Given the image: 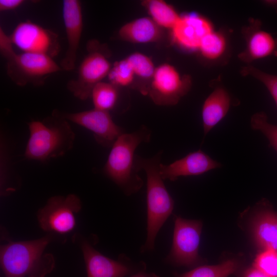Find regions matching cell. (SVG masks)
<instances>
[{"instance_id": "1", "label": "cell", "mask_w": 277, "mask_h": 277, "mask_svg": "<svg viewBox=\"0 0 277 277\" xmlns=\"http://www.w3.org/2000/svg\"><path fill=\"white\" fill-rule=\"evenodd\" d=\"M162 151L150 159L135 155V165L147 178V237L141 252L152 251L157 233L172 213L174 201L160 173Z\"/></svg>"}, {"instance_id": "2", "label": "cell", "mask_w": 277, "mask_h": 277, "mask_svg": "<svg viewBox=\"0 0 277 277\" xmlns=\"http://www.w3.org/2000/svg\"><path fill=\"white\" fill-rule=\"evenodd\" d=\"M28 125L30 134L24 153L27 159L46 162L64 155L73 146L75 133L64 118L52 114Z\"/></svg>"}, {"instance_id": "3", "label": "cell", "mask_w": 277, "mask_h": 277, "mask_svg": "<svg viewBox=\"0 0 277 277\" xmlns=\"http://www.w3.org/2000/svg\"><path fill=\"white\" fill-rule=\"evenodd\" d=\"M50 241L36 240L10 242L1 247V266L5 277H45L54 267L51 254L44 252Z\"/></svg>"}, {"instance_id": "4", "label": "cell", "mask_w": 277, "mask_h": 277, "mask_svg": "<svg viewBox=\"0 0 277 277\" xmlns=\"http://www.w3.org/2000/svg\"><path fill=\"white\" fill-rule=\"evenodd\" d=\"M150 136V130L142 126L132 133L122 134L111 147L104 172L126 195L138 192L143 185L134 152L141 143L149 142Z\"/></svg>"}, {"instance_id": "5", "label": "cell", "mask_w": 277, "mask_h": 277, "mask_svg": "<svg viewBox=\"0 0 277 277\" xmlns=\"http://www.w3.org/2000/svg\"><path fill=\"white\" fill-rule=\"evenodd\" d=\"M1 53L7 61V74L20 86L40 85L47 76L62 70L51 57L27 52L18 54L14 51L13 46Z\"/></svg>"}, {"instance_id": "6", "label": "cell", "mask_w": 277, "mask_h": 277, "mask_svg": "<svg viewBox=\"0 0 277 277\" xmlns=\"http://www.w3.org/2000/svg\"><path fill=\"white\" fill-rule=\"evenodd\" d=\"M202 222L174 215V229L170 251L166 263L177 267L194 268L202 265L199 253Z\"/></svg>"}, {"instance_id": "7", "label": "cell", "mask_w": 277, "mask_h": 277, "mask_svg": "<svg viewBox=\"0 0 277 277\" xmlns=\"http://www.w3.org/2000/svg\"><path fill=\"white\" fill-rule=\"evenodd\" d=\"M87 50V53L78 67L77 76L67 84L68 90L82 101L91 97L94 87L108 75L112 67L97 41H90Z\"/></svg>"}, {"instance_id": "8", "label": "cell", "mask_w": 277, "mask_h": 277, "mask_svg": "<svg viewBox=\"0 0 277 277\" xmlns=\"http://www.w3.org/2000/svg\"><path fill=\"white\" fill-rule=\"evenodd\" d=\"M80 198L73 194L50 197L46 205L38 211L39 226L45 231L66 234L76 225L75 214L81 209Z\"/></svg>"}, {"instance_id": "9", "label": "cell", "mask_w": 277, "mask_h": 277, "mask_svg": "<svg viewBox=\"0 0 277 277\" xmlns=\"http://www.w3.org/2000/svg\"><path fill=\"white\" fill-rule=\"evenodd\" d=\"M81 249L87 277H125L146 270L144 262H134L124 254H120L117 260H113L99 252L86 241L82 242Z\"/></svg>"}, {"instance_id": "10", "label": "cell", "mask_w": 277, "mask_h": 277, "mask_svg": "<svg viewBox=\"0 0 277 277\" xmlns=\"http://www.w3.org/2000/svg\"><path fill=\"white\" fill-rule=\"evenodd\" d=\"M13 45L23 52L53 57L60 51L57 35L30 21L19 23L9 35Z\"/></svg>"}, {"instance_id": "11", "label": "cell", "mask_w": 277, "mask_h": 277, "mask_svg": "<svg viewBox=\"0 0 277 277\" xmlns=\"http://www.w3.org/2000/svg\"><path fill=\"white\" fill-rule=\"evenodd\" d=\"M52 114L89 130L96 142L103 147H112L119 136L124 133L122 128L113 122L109 112L95 108L74 113L55 109Z\"/></svg>"}, {"instance_id": "12", "label": "cell", "mask_w": 277, "mask_h": 277, "mask_svg": "<svg viewBox=\"0 0 277 277\" xmlns=\"http://www.w3.org/2000/svg\"><path fill=\"white\" fill-rule=\"evenodd\" d=\"M151 80L148 92L158 105L176 104L190 89V81L182 77L175 67L167 63L155 68Z\"/></svg>"}, {"instance_id": "13", "label": "cell", "mask_w": 277, "mask_h": 277, "mask_svg": "<svg viewBox=\"0 0 277 277\" xmlns=\"http://www.w3.org/2000/svg\"><path fill=\"white\" fill-rule=\"evenodd\" d=\"M63 17L67 41V48L61 62L62 69H74L83 27L81 3L78 0H64Z\"/></svg>"}, {"instance_id": "14", "label": "cell", "mask_w": 277, "mask_h": 277, "mask_svg": "<svg viewBox=\"0 0 277 277\" xmlns=\"http://www.w3.org/2000/svg\"><path fill=\"white\" fill-rule=\"evenodd\" d=\"M221 166L219 162L199 150L169 165L161 163L160 173L164 180L174 181L180 176L199 175Z\"/></svg>"}, {"instance_id": "15", "label": "cell", "mask_w": 277, "mask_h": 277, "mask_svg": "<svg viewBox=\"0 0 277 277\" xmlns=\"http://www.w3.org/2000/svg\"><path fill=\"white\" fill-rule=\"evenodd\" d=\"M171 30L174 42L189 50H199L203 38L213 31L208 19L194 13L181 16Z\"/></svg>"}, {"instance_id": "16", "label": "cell", "mask_w": 277, "mask_h": 277, "mask_svg": "<svg viewBox=\"0 0 277 277\" xmlns=\"http://www.w3.org/2000/svg\"><path fill=\"white\" fill-rule=\"evenodd\" d=\"M161 30L150 17H143L124 24L119 29L118 35L125 41L146 44L158 41L161 37Z\"/></svg>"}, {"instance_id": "17", "label": "cell", "mask_w": 277, "mask_h": 277, "mask_svg": "<svg viewBox=\"0 0 277 277\" xmlns=\"http://www.w3.org/2000/svg\"><path fill=\"white\" fill-rule=\"evenodd\" d=\"M230 106V98L227 91L215 88L207 97L202 107L204 133L206 135L227 114Z\"/></svg>"}, {"instance_id": "18", "label": "cell", "mask_w": 277, "mask_h": 277, "mask_svg": "<svg viewBox=\"0 0 277 277\" xmlns=\"http://www.w3.org/2000/svg\"><path fill=\"white\" fill-rule=\"evenodd\" d=\"M252 232L262 250L277 251V213L270 209L260 211L253 221Z\"/></svg>"}, {"instance_id": "19", "label": "cell", "mask_w": 277, "mask_h": 277, "mask_svg": "<svg viewBox=\"0 0 277 277\" xmlns=\"http://www.w3.org/2000/svg\"><path fill=\"white\" fill-rule=\"evenodd\" d=\"M277 55V40L267 31L257 30L249 37L242 57L248 60Z\"/></svg>"}, {"instance_id": "20", "label": "cell", "mask_w": 277, "mask_h": 277, "mask_svg": "<svg viewBox=\"0 0 277 277\" xmlns=\"http://www.w3.org/2000/svg\"><path fill=\"white\" fill-rule=\"evenodd\" d=\"M241 262L235 259L226 260L213 265H200L183 273L174 272V277H228L238 272Z\"/></svg>"}, {"instance_id": "21", "label": "cell", "mask_w": 277, "mask_h": 277, "mask_svg": "<svg viewBox=\"0 0 277 277\" xmlns=\"http://www.w3.org/2000/svg\"><path fill=\"white\" fill-rule=\"evenodd\" d=\"M142 5L161 28L172 29L181 16L172 6L163 0H146Z\"/></svg>"}, {"instance_id": "22", "label": "cell", "mask_w": 277, "mask_h": 277, "mask_svg": "<svg viewBox=\"0 0 277 277\" xmlns=\"http://www.w3.org/2000/svg\"><path fill=\"white\" fill-rule=\"evenodd\" d=\"M91 97L94 108L109 112L117 103L118 98V87L110 82H101L93 88Z\"/></svg>"}, {"instance_id": "23", "label": "cell", "mask_w": 277, "mask_h": 277, "mask_svg": "<svg viewBox=\"0 0 277 277\" xmlns=\"http://www.w3.org/2000/svg\"><path fill=\"white\" fill-rule=\"evenodd\" d=\"M226 48V40L220 33L213 31L202 40L199 50L206 58L214 60L221 56Z\"/></svg>"}, {"instance_id": "24", "label": "cell", "mask_w": 277, "mask_h": 277, "mask_svg": "<svg viewBox=\"0 0 277 277\" xmlns=\"http://www.w3.org/2000/svg\"><path fill=\"white\" fill-rule=\"evenodd\" d=\"M135 74L126 58L114 63L108 75L110 83L116 87H127L134 80Z\"/></svg>"}, {"instance_id": "25", "label": "cell", "mask_w": 277, "mask_h": 277, "mask_svg": "<svg viewBox=\"0 0 277 277\" xmlns=\"http://www.w3.org/2000/svg\"><path fill=\"white\" fill-rule=\"evenodd\" d=\"M250 126L253 130L261 131L277 152V125L268 122L265 113L261 112L254 114L251 117Z\"/></svg>"}, {"instance_id": "26", "label": "cell", "mask_w": 277, "mask_h": 277, "mask_svg": "<svg viewBox=\"0 0 277 277\" xmlns=\"http://www.w3.org/2000/svg\"><path fill=\"white\" fill-rule=\"evenodd\" d=\"M126 59L135 76L145 79L152 78L156 68L149 57L140 52H134Z\"/></svg>"}, {"instance_id": "27", "label": "cell", "mask_w": 277, "mask_h": 277, "mask_svg": "<svg viewBox=\"0 0 277 277\" xmlns=\"http://www.w3.org/2000/svg\"><path fill=\"white\" fill-rule=\"evenodd\" d=\"M269 277H277V251L262 250L252 265Z\"/></svg>"}, {"instance_id": "28", "label": "cell", "mask_w": 277, "mask_h": 277, "mask_svg": "<svg viewBox=\"0 0 277 277\" xmlns=\"http://www.w3.org/2000/svg\"><path fill=\"white\" fill-rule=\"evenodd\" d=\"M245 75H250L262 82L267 88L277 106V75L266 73L252 66L245 67L242 70Z\"/></svg>"}, {"instance_id": "29", "label": "cell", "mask_w": 277, "mask_h": 277, "mask_svg": "<svg viewBox=\"0 0 277 277\" xmlns=\"http://www.w3.org/2000/svg\"><path fill=\"white\" fill-rule=\"evenodd\" d=\"M24 0H1L0 11H6L16 9L24 3Z\"/></svg>"}, {"instance_id": "30", "label": "cell", "mask_w": 277, "mask_h": 277, "mask_svg": "<svg viewBox=\"0 0 277 277\" xmlns=\"http://www.w3.org/2000/svg\"><path fill=\"white\" fill-rule=\"evenodd\" d=\"M238 277H269L253 266L248 267L239 274Z\"/></svg>"}, {"instance_id": "31", "label": "cell", "mask_w": 277, "mask_h": 277, "mask_svg": "<svg viewBox=\"0 0 277 277\" xmlns=\"http://www.w3.org/2000/svg\"><path fill=\"white\" fill-rule=\"evenodd\" d=\"M130 277H160L158 275L153 272H147L146 270L137 272L131 275Z\"/></svg>"}, {"instance_id": "32", "label": "cell", "mask_w": 277, "mask_h": 277, "mask_svg": "<svg viewBox=\"0 0 277 277\" xmlns=\"http://www.w3.org/2000/svg\"><path fill=\"white\" fill-rule=\"evenodd\" d=\"M266 3L268 4L269 5L273 7L274 8H277V1H266Z\"/></svg>"}]
</instances>
